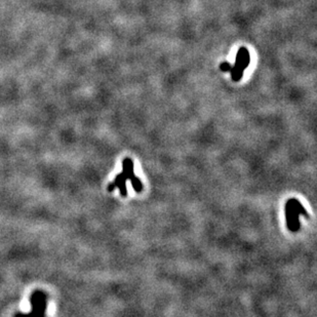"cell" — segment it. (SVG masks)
Masks as SVG:
<instances>
[{"label":"cell","instance_id":"1","mask_svg":"<svg viewBox=\"0 0 317 317\" xmlns=\"http://www.w3.org/2000/svg\"><path fill=\"white\" fill-rule=\"evenodd\" d=\"M122 167H123V172L119 175L116 176L114 183L109 185V191H113V190L117 187L120 190V193L123 197L126 196L128 194V191H126V186L125 183L126 181L132 182V185L135 189V191L136 192H142L143 190V185L142 182L140 181V179L138 177L135 176L134 173V162L131 159V158H125L122 162Z\"/></svg>","mask_w":317,"mask_h":317},{"label":"cell","instance_id":"2","mask_svg":"<svg viewBox=\"0 0 317 317\" xmlns=\"http://www.w3.org/2000/svg\"><path fill=\"white\" fill-rule=\"evenodd\" d=\"M285 214H287V224L290 231L297 232L300 229V215L308 218V214L298 199L292 198L288 200L285 205Z\"/></svg>","mask_w":317,"mask_h":317},{"label":"cell","instance_id":"3","mask_svg":"<svg viewBox=\"0 0 317 317\" xmlns=\"http://www.w3.org/2000/svg\"><path fill=\"white\" fill-rule=\"evenodd\" d=\"M249 62H250V56L249 50L246 47H240L237 52L234 65L241 68L242 70H246L249 65Z\"/></svg>","mask_w":317,"mask_h":317},{"label":"cell","instance_id":"4","mask_svg":"<svg viewBox=\"0 0 317 317\" xmlns=\"http://www.w3.org/2000/svg\"><path fill=\"white\" fill-rule=\"evenodd\" d=\"M244 72H245V70H242L241 68L237 67L236 65L232 66L231 70H230L232 80H233V81H239L242 78V76H244Z\"/></svg>","mask_w":317,"mask_h":317},{"label":"cell","instance_id":"5","mask_svg":"<svg viewBox=\"0 0 317 317\" xmlns=\"http://www.w3.org/2000/svg\"><path fill=\"white\" fill-rule=\"evenodd\" d=\"M231 67H232V65L230 64L229 62H223V63H222V64L220 65V69H221L222 71H224V72H230Z\"/></svg>","mask_w":317,"mask_h":317}]
</instances>
